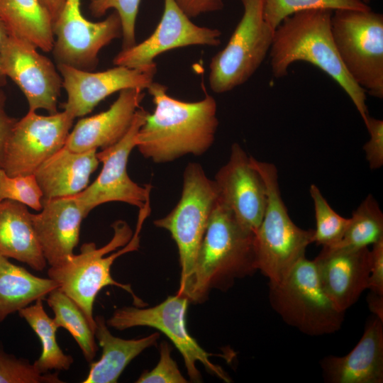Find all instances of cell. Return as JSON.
I'll return each mask as SVG.
<instances>
[{
  "label": "cell",
  "mask_w": 383,
  "mask_h": 383,
  "mask_svg": "<svg viewBox=\"0 0 383 383\" xmlns=\"http://www.w3.org/2000/svg\"><path fill=\"white\" fill-rule=\"evenodd\" d=\"M148 113L140 107L126 135L114 145L96 152L103 164L100 174L91 184L73 196L87 214L104 203L121 201L141 209L150 200L151 185L140 186L127 172L129 155L136 147V136Z\"/></svg>",
  "instance_id": "cell-11"
},
{
  "label": "cell",
  "mask_w": 383,
  "mask_h": 383,
  "mask_svg": "<svg viewBox=\"0 0 383 383\" xmlns=\"http://www.w3.org/2000/svg\"><path fill=\"white\" fill-rule=\"evenodd\" d=\"M43 196L34 174L9 176L0 168V201H15L40 211Z\"/></svg>",
  "instance_id": "cell-32"
},
{
  "label": "cell",
  "mask_w": 383,
  "mask_h": 383,
  "mask_svg": "<svg viewBox=\"0 0 383 383\" xmlns=\"http://www.w3.org/2000/svg\"><path fill=\"white\" fill-rule=\"evenodd\" d=\"M1 65L7 78L20 88L29 111H57L62 78L53 62L29 42L8 35L1 48Z\"/></svg>",
  "instance_id": "cell-14"
},
{
  "label": "cell",
  "mask_w": 383,
  "mask_h": 383,
  "mask_svg": "<svg viewBox=\"0 0 383 383\" xmlns=\"http://www.w3.org/2000/svg\"><path fill=\"white\" fill-rule=\"evenodd\" d=\"M96 152H76L63 146L41 164L34 174L43 199L73 196L85 189L99 163Z\"/></svg>",
  "instance_id": "cell-22"
},
{
  "label": "cell",
  "mask_w": 383,
  "mask_h": 383,
  "mask_svg": "<svg viewBox=\"0 0 383 383\" xmlns=\"http://www.w3.org/2000/svg\"><path fill=\"white\" fill-rule=\"evenodd\" d=\"M243 16L225 48L211 59L209 82L217 94L245 83L270 52L274 30L263 16V0H240Z\"/></svg>",
  "instance_id": "cell-9"
},
{
  "label": "cell",
  "mask_w": 383,
  "mask_h": 383,
  "mask_svg": "<svg viewBox=\"0 0 383 383\" xmlns=\"http://www.w3.org/2000/svg\"><path fill=\"white\" fill-rule=\"evenodd\" d=\"M333 12L309 9L285 18L274 32L269 52L271 71L279 79L287 75L295 62L312 64L339 84L365 122L369 116L366 92L349 76L338 55L331 33Z\"/></svg>",
  "instance_id": "cell-2"
},
{
  "label": "cell",
  "mask_w": 383,
  "mask_h": 383,
  "mask_svg": "<svg viewBox=\"0 0 383 383\" xmlns=\"http://www.w3.org/2000/svg\"><path fill=\"white\" fill-rule=\"evenodd\" d=\"M254 238L218 196L191 274L177 294L201 303L212 289L226 290L236 279L253 274L257 271Z\"/></svg>",
  "instance_id": "cell-3"
},
{
  "label": "cell",
  "mask_w": 383,
  "mask_h": 383,
  "mask_svg": "<svg viewBox=\"0 0 383 383\" xmlns=\"http://www.w3.org/2000/svg\"><path fill=\"white\" fill-rule=\"evenodd\" d=\"M221 32L194 23L175 0H164V9L154 32L145 40L121 50L113 58L115 66L146 69L157 66L154 59L173 49L190 45L218 46Z\"/></svg>",
  "instance_id": "cell-15"
},
{
  "label": "cell",
  "mask_w": 383,
  "mask_h": 383,
  "mask_svg": "<svg viewBox=\"0 0 383 383\" xmlns=\"http://www.w3.org/2000/svg\"><path fill=\"white\" fill-rule=\"evenodd\" d=\"M139 210L133 235L125 221H117L112 225L113 236L106 245L97 248L94 243H84L79 254H74L62 264L50 267L48 271V277L55 280L58 288L78 305L94 331V303L104 287H118L131 294L135 306L145 305L134 294L130 284L116 282L111 274V267L117 257L139 248L140 233L150 211V201Z\"/></svg>",
  "instance_id": "cell-4"
},
{
  "label": "cell",
  "mask_w": 383,
  "mask_h": 383,
  "mask_svg": "<svg viewBox=\"0 0 383 383\" xmlns=\"http://www.w3.org/2000/svg\"><path fill=\"white\" fill-rule=\"evenodd\" d=\"M370 310L379 318L383 321V295L370 292L367 296Z\"/></svg>",
  "instance_id": "cell-41"
},
{
  "label": "cell",
  "mask_w": 383,
  "mask_h": 383,
  "mask_svg": "<svg viewBox=\"0 0 383 383\" xmlns=\"http://www.w3.org/2000/svg\"><path fill=\"white\" fill-rule=\"evenodd\" d=\"M364 123L370 139L363 145V150L370 168L377 170L383 165V121L369 115Z\"/></svg>",
  "instance_id": "cell-36"
},
{
  "label": "cell",
  "mask_w": 383,
  "mask_h": 383,
  "mask_svg": "<svg viewBox=\"0 0 383 383\" xmlns=\"http://www.w3.org/2000/svg\"><path fill=\"white\" fill-rule=\"evenodd\" d=\"M137 383H186L187 380L180 372L176 362L171 356V348L167 342L160 345V360L150 371H144Z\"/></svg>",
  "instance_id": "cell-35"
},
{
  "label": "cell",
  "mask_w": 383,
  "mask_h": 383,
  "mask_svg": "<svg viewBox=\"0 0 383 383\" xmlns=\"http://www.w3.org/2000/svg\"><path fill=\"white\" fill-rule=\"evenodd\" d=\"M9 35L6 28L5 27L4 23L0 19V89L4 87L7 82V77L5 75L2 65H1V48L3 44V42Z\"/></svg>",
  "instance_id": "cell-42"
},
{
  "label": "cell",
  "mask_w": 383,
  "mask_h": 383,
  "mask_svg": "<svg viewBox=\"0 0 383 383\" xmlns=\"http://www.w3.org/2000/svg\"><path fill=\"white\" fill-rule=\"evenodd\" d=\"M38 1L49 14L54 24L62 13L66 0H38Z\"/></svg>",
  "instance_id": "cell-40"
},
{
  "label": "cell",
  "mask_w": 383,
  "mask_h": 383,
  "mask_svg": "<svg viewBox=\"0 0 383 383\" xmlns=\"http://www.w3.org/2000/svg\"><path fill=\"white\" fill-rule=\"evenodd\" d=\"M272 308L288 325L318 336L340 329L345 312L323 290L313 260L300 259L278 284H269Z\"/></svg>",
  "instance_id": "cell-6"
},
{
  "label": "cell",
  "mask_w": 383,
  "mask_h": 383,
  "mask_svg": "<svg viewBox=\"0 0 383 383\" xmlns=\"http://www.w3.org/2000/svg\"><path fill=\"white\" fill-rule=\"evenodd\" d=\"M95 337L102 348L96 362H91L90 370L83 383H115L126 366L144 350L156 344L160 335L154 333L139 338L126 340L113 336L101 316L94 318Z\"/></svg>",
  "instance_id": "cell-24"
},
{
  "label": "cell",
  "mask_w": 383,
  "mask_h": 383,
  "mask_svg": "<svg viewBox=\"0 0 383 383\" xmlns=\"http://www.w3.org/2000/svg\"><path fill=\"white\" fill-rule=\"evenodd\" d=\"M147 89L155 109L148 113L136 136V148L145 158L166 163L210 148L218 126L212 96L205 93L201 100L187 102L168 95L167 87L158 82Z\"/></svg>",
  "instance_id": "cell-1"
},
{
  "label": "cell",
  "mask_w": 383,
  "mask_h": 383,
  "mask_svg": "<svg viewBox=\"0 0 383 383\" xmlns=\"http://www.w3.org/2000/svg\"><path fill=\"white\" fill-rule=\"evenodd\" d=\"M54 312L52 318L57 328L67 330L80 348L87 362H91L98 350L94 331L78 305L59 288L53 289L46 298Z\"/></svg>",
  "instance_id": "cell-28"
},
{
  "label": "cell",
  "mask_w": 383,
  "mask_h": 383,
  "mask_svg": "<svg viewBox=\"0 0 383 383\" xmlns=\"http://www.w3.org/2000/svg\"><path fill=\"white\" fill-rule=\"evenodd\" d=\"M42 204L40 212L32 213L33 225L46 262L55 267L74 255L87 214L73 196L43 199Z\"/></svg>",
  "instance_id": "cell-19"
},
{
  "label": "cell",
  "mask_w": 383,
  "mask_h": 383,
  "mask_svg": "<svg viewBox=\"0 0 383 383\" xmlns=\"http://www.w3.org/2000/svg\"><path fill=\"white\" fill-rule=\"evenodd\" d=\"M250 159L267 190L265 214L254 238L256 268L268 278L269 284H278L305 257L307 246L313 243V230L299 228L289 217L281 196L276 166L252 156Z\"/></svg>",
  "instance_id": "cell-5"
},
{
  "label": "cell",
  "mask_w": 383,
  "mask_h": 383,
  "mask_svg": "<svg viewBox=\"0 0 383 383\" xmlns=\"http://www.w3.org/2000/svg\"><path fill=\"white\" fill-rule=\"evenodd\" d=\"M179 7L189 18L220 11L223 8V0H175Z\"/></svg>",
  "instance_id": "cell-38"
},
{
  "label": "cell",
  "mask_w": 383,
  "mask_h": 383,
  "mask_svg": "<svg viewBox=\"0 0 383 383\" xmlns=\"http://www.w3.org/2000/svg\"><path fill=\"white\" fill-rule=\"evenodd\" d=\"M56 288L55 280L35 276L0 254V323Z\"/></svg>",
  "instance_id": "cell-26"
},
{
  "label": "cell",
  "mask_w": 383,
  "mask_h": 383,
  "mask_svg": "<svg viewBox=\"0 0 383 383\" xmlns=\"http://www.w3.org/2000/svg\"><path fill=\"white\" fill-rule=\"evenodd\" d=\"M383 238V213L372 194H368L353 212L349 225L338 248L367 247Z\"/></svg>",
  "instance_id": "cell-29"
},
{
  "label": "cell",
  "mask_w": 383,
  "mask_h": 383,
  "mask_svg": "<svg viewBox=\"0 0 383 383\" xmlns=\"http://www.w3.org/2000/svg\"><path fill=\"white\" fill-rule=\"evenodd\" d=\"M67 99L65 111L74 118L90 113L101 101L126 89H148L153 82L157 66L146 69L115 66L101 72H90L57 64Z\"/></svg>",
  "instance_id": "cell-16"
},
{
  "label": "cell",
  "mask_w": 383,
  "mask_h": 383,
  "mask_svg": "<svg viewBox=\"0 0 383 383\" xmlns=\"http://www.w3.org/2000/svg\"><path fill=\"white\" fill-rule=\"evenodd\" d=\"M313 262L323 290L344 312L368 289L370 250L367 247H323Z\"/></svg>",
  "instance_id": "cell-18"
},
{
  "label": "cell",
  "mask_w": 383,
  "mask_h": 383,
  "mask_svg": "<svg viewBox=\"0 0 383 383\" xmlns=\"http://www.w3.org/2000/svg\"><path fill=\"white\" fill-rule=\"evenodd\" d=\"M55 373H39L25 358L18 357L0 348V383H62Z\"/></svg>",
  "instance_id": "cell-34"
},
{
  "label": "cell",
  "mask_w": 383,
  "mask_h": 383,
  "mask_svg": "<svg viewBox=\"0 0 383 383\" xmlns=\"http://www.w3.org/2000/svg\"><path fill=\"white\" fill-rule=\"evenodd\" d=\"M368 289L373 293L383 295V238L374 243L370 250Z\"/></svg>",
  "instance_id": "cell-37"
},
{
  "label": "cell",
  "mask_w": 383,
  "mask_h": 383,
  "mask_svg": "<svg viewBox=\"0 0 383 383\" xmlns=\"http://www.w3.org/2000/svg\"><path fill=\"white\" fill-rule=\"evenodd\" d=\"M309 192L313 201L316 218L312 241L323 247L335 246L343 237L350 218L336 213L314 184L310 186Z\"/></svg>",
  "instance_id": "cell-31"
},
{
  "label": "cell",
  "mask_w": 383,
  "mask_h": 383,
  "mask_svg": "<svg viewBox=\"0 0 383 383\" xmlns=\"http://www.w3.org/2000/svg\"><path fill=\"white\" fill-rule=\"evenodd\" d=\"M6 96L0 89V168H2L4 150L8 138L17 121V119L10 116L6 111Z\"/></svg>",
  "instance_id": "cell-39"
},
{
  "label": "cell",
  "mask_w": 383,
  "mask_h": 383,
  "mask_svg": "<svg viewBox=\"0 0 383 383\" xmlns=\"http://www.w3.org/2000/svg\"><path fill=\"white\" fill-rule=\"evenodd\" d=\"M326 9L370 10L362 0H263V16L274 30L287 16L309 9Z\"/></svg>",
  "instance_id": "cell-30"
},
{
  "label": "cell",
  "mask_w": 383,
  "mask_h": 383,
  "mask_svg": "<svg viewBox=\"0 0 383 383\" xmlns=\"http://www.w3.org/2000/svg\"><path fill=\"white\" fill-rule=\"evenodd\" d=\"M331 33L340 60L365 92L383 98V15L370 10L338 9Z\"/></svg>",
  "instance_id": "cell-7"
},
{
  "label": "cell",
  "mask_w": 383,
  "mask_h": 383,
  "mask_svg": "<svg viewBox=\"0 0 383 383\" xmlns=\"http://www.w3.org/2000/svg\"><path fill=\"white\" fill-rule=\"evenodd\" d=\"M323 379L328 383L383 382V321L374 316L366 323L355 348L342 357L321 361Z\"/></svg>",
  "instance_id": "cell-21"
},
{
  "label": "cell",
  "mask_w": 383,
  "mask_h": 383,
  "mask_svg": "<svg viewBox=\"0 0 383 383\" xmlns=\"http://www.w3.org/2000/svg\"><path fill=\"white\" fill-rule=\"evenodd\" d=\"M0 254L42 271L47 262L38 240L32 213L26 205L0 201Z\"/></svg>",
  "instance_id": "cell-23"
},
{
  "label": "cell",
  "mask_w": 383,
  "mask_h": 383,
  "mask_svg": "<svg viewBox=\"0 0 383 383\" xmlns=\"http://www.w3.org/2000/svg\"><path fill=\"white\" fill-rule=\"evenodd\" d=\"M53 33L52 51L57 64L91 71L96 67L100 50L122 37V26L115 11L104 20L92 22L83 16L80 0H66Z\"/></svg>",
  "instance_id": "cell-13"
},
{
  "label": "cell",
  "mask_w": 383,
  "mask_h": 383,
  "mask_svg": "<svg viewBox=\"0 0 383 383\" xmlns=\"http://www.w3.org/2000/svg\"><path fill=\"white\" fill-rule=\"evenodd\" d=\"M219 199L231 210L240 225L255 234L267 205L265 184L237 143L231 145L229 160L215 175Z\"/></svg>",
  "instance_id": "cell-17"
},
{
  "label": "cell",
  "mask_w": 383,
  "mask_h": 383,
  "mask_svg": "<svg viewBox=\"0 0 383 383\" xmlns=\"http://www.w3.org/2000/svg\"><path fill=\"white\" fill-rule=\"evenodd\" d=\"M0 19L9 35L44 52L52 51L53 23L38 0H0Z\"/></svg>",
  "instance_id": "cell-25"
},
{
  "label": "cell",
  "mask_w": 383,
  "mask_h": 383,
  "mask_svg": "<svg viewBox=\"0 0 383 383\" xmlns=\"http://www.w3.org/2000/svg\"><path fill=\"white\" fill-rule=\"evenodd\" d=\"M189 302L187 297L176 294L153 307H123L114 311L106 324L119 331L135 326L156 328L165 334L181 353L190 380L201 382V374L196 367L199 362L209 372L229 382L230 379L224 371L209 360L213 355L204 350L188 332Z\"/></svg>",
  "instance_id": "cell-10"
},
{
  "label": "cell",
  "mask_w": 383,
  "mask_h": 383,
  "mask_svg": "<svg viewBox=\"0 0 383 383\" xmlns=\"http://www.w3.org/2000/svg\"><path fill=\"white\" fill-rule=\"evenodd\" d=\"M141 0H89L91 16H103L111 9L118 14L122 26V50L135 45V23Z\"/></svg>",
  "instance_id": "cell-33"
},
{
  "label": "cell",
  "mask_w": 383,
  "mask_h": 383,
  "mask_svg": "<svg viewBox=\"0 0 383 383\" xmlns=\"http://www.w3.org/2000/svg\"><path fill=\"white\" fill-rule=\"evenodd\" d=\"M365 4H369L371 0H362Z\"/></svg>",
  "instance_id": "cell-43"
},
{
  "label": "cell",
  "mask_w": 383,
  "mask_h": 383,
  "mask_svg": "<svg viewBox=\"0 0 383 383\" xmlns=\"http://www.w3.org/2000/svg\"><path fill=\"white\" fill-rule=\"evenodd\" d=\"M144 96L141 89L121 90L107 110L78 121L64 146L73 151L84 152L114 145L130 128Z\"/></svg>",
  "instance_id": "cell-20"
},
{
  "label": "cell",
  "mask_w": 383,
  "mask_h": 383,
  "mask_svg": "<svg viewBox=\"0 0 383 383\" xmlns=\"http://www.w3.org/2000/svg\"><path fill=\"white\" fill-rule=\"evenodd\" d=\"M43 299H38L34 304L19 310V316L24 318L40 339L41 354L33 364L40 374L51 370H67L74 362L72 357L64 353L57 344L56 331L58 328L52 318L46 313Z\"/></svg>",
  "instance_id": "cell-27"
},
{
  "label": "cell",
  "mask_w": 383,
  "mask_h": 383,
  "mask_svg": "<svg viewBox=\"0 0 383 383\" xmlns=\"http://www.w3.org/2000/svg\"><path fill=\"white\" fill-rule=\"evenodd\" d=\"M218 196L214 180L206 176L201 165L189 162L184 171L178 203L165 216L154 221L156 227L170 233L178 248L181 275L177 292L182 289L191 274Z\"/></svg>",
  "instance_id": "cell-8"
},
{
  "label": "cell",
  "mask_w": 383,
  "mask_h": 383,
  "mask_svg": "<svg viewBox=\"0 0 383 383\" xmlns=\"http://www.w3.org/2000/svg\"><path fill=\"white\" fill-rule=\"evenodd\" d=\"M74 120L65 110L48 116L28 111L17 120L8 138L2 169L9 176L34 174L65 145Z\"/></svg>",
  "instance_id": "cell-12"
}]
</instances>
